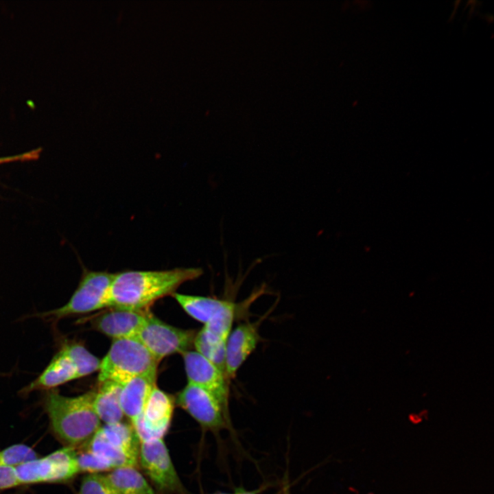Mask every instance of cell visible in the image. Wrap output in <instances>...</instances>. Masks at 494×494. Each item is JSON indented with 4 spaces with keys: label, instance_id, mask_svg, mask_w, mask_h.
Here are the masks:
<instances>
[{
    "label": "cell",
    "instance_id": "1",
    "mask_svg": "<svg viewBox=\"0 0 494 494\" xmlns=\"http://www.w3.org/2000/svg\"><path fill=\"white\" fill-rule=\"evenodd\" d=\"M202 273L200 268L115 273L110 290L109 307L146 309L158 299L174 294L183 283L200 277Z\"/></svg>",
    "mask_w": 494,
    "mask_h": 494
},
{
    "label": "cell",
    "instance_id": "2",
    "mask_svg": "<svg viewBox=\"0 0 494 494\" xmlns=\"http://www.w3.org/2000/svg\"><path fill=\"white\" fill-rule=\"evenodd\" d=\"M95 390L67 397L54 389L46 390L43 399L51 430L64 447L78 448L101 427L93 408Z\"/></svg>",
    "mask_w": 494,
    "mask_h": 494
},
{
    "label": "cell",
    "instance_id": "3",
    "mask_svg": "<svg viewBox=\"0 0 494 494\" xmlns=\"http://www.w3.org/2000/svg\"><path fill=\"white\" fill-rule=\"evenodd\" d=\"M158 364L137 338L113 340L101 360L98 380L123 385L137 377L156 376Z\"/></svg>",
    "mask_w": 494,
    "mask_h": 494
},
{
    "label": "cell",
    "instance_id": "4",
    "mask_svg": "<svg viewBox=\"0 0 494 494\" xmlns=\"http://www.w3.org/2000/svg\"><path fill=\"white\" fill-rule=\"evenodd\" d=\"M113 273L84 270L78 287L63 306L40 314L51 320L90 313L109 307V294L114 277Z\"/></svg>",
    "mask_w": 494,
    "mask_h": 494
},
{
    "label": "cell",
    "instance_id": "5",
    "mask_svg": "<svg viewBox=\"0 0 494 494\" xmlns=\"http://www.w3.org/2000/svg\"><path fill=\"white\" fill-rule=\"evenodd\" d=\"M15 470L21 484L64 482L80 473L75 449L69 447L17 466Z\"/></svg>",
    "mask_w": 494,
    "mask_h": 494
},
{
    "label": "cell",
    "instance_id": "6",
    "mask_svg": "<svg viewBox=\"0 0 494 494\" xmlns=\"http://www.w3.org/2000/svg\"><path fill=\"white\" fill-rule=\"evenodd\" d=\"M195 336V331L167 325L150 313L136 338L160 362L167 355L189 351Z\"/></svg>",
    "mask_w": 494,
    "mask_h": 494
},
{
    "label": "cell",
    "instance_id": "7",
    "mask_svg": "<svg viewBox=\"0 0 494 494\" xmlns=\"http://www.w3.org/2000/svg\"><path fill=\"white\" fill-rule=\"evenodd\" d=\"M138 462L158 490L187 494L163 438L141 442Z\"/></svg>",
    "mask_w": 494,
    "mask_h": 494
},
{
    "label": "cell",
    "instance_id": "8",
    "mask_svg": "<svg viewBox=\"0 0 494 494\" xmlns=\"http://www.w3.org/2000/svg\"><path fill=\"white\" fill-rule=\"evenodd\" d=\"M176 402L204 429L217 432L231 426L230 416L219 401L195 384L188 383L178 395Z\"/></svg>",
    "mask_w": 494,
    "mask_h": 494
},
{
    "label": "cell",
    "instance_id": "9",
    "mask_svg": "<svg viewBox=\"0 0 494 494\" xmlns=\"http://www.w3.org/2000/svg\"><path fill=\"white\" fill-rule=\"evenodd\" d=\"M182 355L188 383L195 384L211 394L230 416L229 381L226 375L196 351H187Z\"/></svg>",
    "mask_w": 494,
    "mask_h": 494
},
{
    "label": "cell",
    "instance_id": "10",
    "mask_svg": "<svg viewBox=\"0 0 494 494\" xmlns=\"http://www.w3.org/2000/svg\"><path fill=\"white\" fill-rule=\"evenodd\" d=\"M174 407L172 397L156 386L142 414L131 424L140 442L163 438L170 425Z\"/></svg>",
    "mask_w": 494,
    "mask_h": 494
},
{
    "label": "cell",
    "instance_id": "11",
    "mask_svg": "<svg viewBox=\"0 0 494 494\" xmlns=\"http://www.w3.org/2000/svg\"><path fill=\"white\" fill-rule=\"evenodd\" d=\"M150 313L147 309L111 308L91 323L95 330L113 340L136 338Z\"/></svg>",
    "mask_w": 494,
    "mask_h": 494
},
{
    "label": "cell",
    "instance_id": "12",
    "mask_svg": "<svg viewBox=\"0 0 494 494\" xmlns=\"http://www.w3.org/2000/svg\"><path fill=\"white\" fill-rule=\"evenodd\" d=\"M261 338L257 323H242L231 332L226 342L225 375L228 381L236 374Z\"/></svg>",
    "mask_w": 494,
    "mask_h": 494
},
{
    "label": "cell",
    "instance_id": "13",
    "mask_svg": "<svg viewBox=\"0 0 494 494\" xmlns=\"http://www.w3.org/2000/svg\"><path fill=\"white\" fill-rule=\"evenodd\" d=\"M75 379H79L78 368L64 342L43 372L23 391L54 389Z\"/></svg>",
    "mask_w": 494,
    "mask_h": 494
},
{
    "label": "cell",
    "instance_id": "14",
    "mask_svg": "<svg viewBox=\"0 0 494 494\" xmlns=\"http://www.w3.org/2000/svg\"><path fill=\"white\" fill-rule=\"evenodd\" d=\"M156 376H139L122 385L119 401L124 416L134 423L142 414L156 386Z\"/></svg>",
    "mask_w": 494,
    "mask_h": 494
},
{
    "label": "cell",
    "instance_id": "15",
    "mask_svg": "<svg viewBox=\"0 0 494 494\" xmlns=\"http://www.w3.org/2000/svg\"><path fill=\"white\" fill-rule=\"evenodd\" d=\"M122 385L113 381L99 382L95 390L93 408L96 414L104 424L121 421L124 414L121 408L119 395Z\"/></svg>",
    "mask_w": 494,
    "mask_h": 494
},
{
    "label": "cell",
    "instance_id": "16",
    "mask_svg": "<svg viewBox=\"0 0 494 494\" xmlns=\"http://www.w3.org/2000/svg\"><path fill=\"white\" fill-rule=\"evenodd\" d=\"M99 430L113 447L139 459L141 442L131 424L122 421L104 424Z\"/></svg>",
    "mask_w": 494,
    "mask_h": 494
},
{
    "label": "cell",
    "instance_id": "17",
    "mask_svg": "<svg viewBox=\"0 0 494 494\" xmlns=\"http://www.w3.org/2000/svg\"><path fill=\"white\" fill-rule=\"evenodd\" d=\"M106 477L119 494H155L152 487L135 467L115 468Z\"/></svg>",
    "mask_w": 494,
    "mask_h": 494
},
{
    "label": "cell",
    "instance_id": "18",
    "mask_svg": "<svg viewBox=\"0 0 494 494\" xmlns=\"http://www.w3.org/2000/svg\"><path fill=\"white\" fill-rule=\"evenodd\" d=\"M172 296L190 316L204 325L210 320L223 302V300L215 298L176 292Z\"/></svg>",
    "mask_w": 494,
    "mask_h": 494
},
{
    "label": "cell",
    "instance_id": "19",
    "mask_svg": "<svg viewBox=\"0 0 494 494\" xmlns=\"http://www.w3.org/2000/svg\"><path fill=\"white\" fill-rule=\"evenodd\" d=\"M226 342L210 335L202 328L196 334L193 345L196 352L225 375Z\"/></svg>",
    "mask_w": 494,
    "mask_h": 494
},
{
    "label": "cell",
    "instance_id": "20",
    "mask_svg": "<svg viewBox=\"0 0 494 494\" xmlns=\"http://www.w3.org/2000/svg\"><path fill=\"white\" fill-rule=\"evenodd\" d=\"M237 311V305L228 301H223L222 305L202 329L210 335L226 341L231 332Z\"/></svg>",
    "mask_w": 494,
    "mask_h": 494
},
{
    "label": "cell",
    "instance_id": "21",
    "mask_svg": "<svg viewBox=\"0 0 494 494\" xmlns=\"http://www.w3.org/2000/svg\"><path fill=\"white\" fill-rule=\"evenodd\" d=\"M65 344L75 362L79 378L99 370L101 360L91 353L84 346L75 342H67Z\"/></svg>",
    "mask_w": 494,
    "mask_h": 494
},
{
    "label": "cell",
    "instance_id": "22",
    "mask_svg": "<svg viewBox=\"0 0 494 494\" xmlns=\"http://www.w3.org/2000/svg\"><path fill=\"white\" fill-rule=\"evenodd\" d=\"M38 458V454L24 444H15L0 451V465L16 467Z\"/></svg>",
    "mask_w": 494,
    "mask_h": 494
},
{
    "label": "cell",
    "instance_id": "23",
    "mask_svg": "<svg viewBox=\"0 0 494 494\" xmlns=\"http://www.w3.org/2000/svg\"><path fill=\"white\" fill-rule=\"evenodd\" d=\"M75 451L80 472L95 473L113 469V466L108 461L89 450L78 447Z\"/></svg>",
    "mask_w": 494,
    "mask_h": 494
},
{
    "label": "cell",
    "instance_id": "24",
    "mask_svg": "<svg viewBox=\"0 0 494 494\" xmlns=\"http://www.w3.org/2000/svg\"><path fill=\"white\" fill-rule=\"evenodd\" d=\"M76 494H119L106 475L99 473H88L80 484Z\"/></svg>",
    "mask_w": 494,
    "mask_h": 494
},
{
    "label": "cell",
    "instance_id": "25",
    "mask_svg": "<svg viewBox=\"0 0 494 494\" xmlns=\"http://www.w3.org/2000/svg\"><path fill=\"white\" fill-rule=\"evenodd\" d=\"M21 485L15 467L0 465V490Z\"/></svg>",
    "mask_w": 494,
    "mask_h": 494
},
{
    "label": "cell",
    "instance_id": "26",
    "mask_svg": "<svg viewBox=\"0 0 494 494\" xmlns=\"http://www.w3.org/2000/svg\"><path fill=\"white\" fill-rule=\"evenodd\" d=\"M42 148H36L30 151L14 154L11 156H0V165L3 164L18 163V162H30L36 161L39 158Z\"/></svg>",
    "mask_w": 494,
    "mask_h": 494
},
{
    "label": "cell",
    "instance_id": "27",
    "mask_svg": "<svg viewBox=\"0 0 494 494\" xmlns=\"http://www.w3.org/2000/svg\"><path fill=\"white\" fill-rule=\"evenodd\" d=\"M233 494H257L255 491H246L245 489L240 488L235 490Z\"/></svg>",
    "mask_w": 494,
    "mask_h": 494
},
{
    "label": "cell",
    "instance_id": "28",
    "mask_svg": "<svg viewBox=\"0 0 494 494\" xmlns=\"http://www.w3.org/2000/svg\"><path fill=\"white\" fill-rule=\"evenodd\" d=\"M281 494H291L290 486L287 484L284 485Z\"/></svg>",
    "mask_w": 494,
    "mask_h": 494
},
{
    "label": "cell",
    "instance_id": "29",
    "mask_svg": "<svg viewBox=\"0 0 494 494\" xmlns=\"http://www.w3.org/2000/svg\"><path fill=\"white\" fill-rule=\"evenodd\" d=\"M212 494H233V493H215Z\"/></svg>",
    "mask_w": 494,
    "mask_h": 494
}]
</instances>
